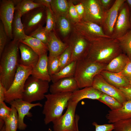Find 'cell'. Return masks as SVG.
Returning a JSON list of instances; mask_svg holds the SVG:
<instances>
[{
    "label": "cell",
    "mask_w": 131,
    "mask_h": 131,
    "mask_svg": "<svg viewBox=\"0 0 131 131\" xmlns=\"http://www.w3.org/2000/svg\"><path fill=\"white\" fill-rule=\"evenodd\" d=\"M19 42L13 40L6 45L0 56V82L7 90L12 83L19 64Z\"/></svg>",
    "instance_id": "6da1fadb"
},
{
    "label": "cell",
    "mask_w": 131,
    "mask_h": 131,
    "mask_svg": "<svg viewBox=\"0 0 131 131\" xmlns=\"http://www.w3.org/2000/svg\"><path fill=\"white\" fill-rule=\"evenodd\" d=\"M123 53L117 39L105 38L91 42L86 57L95 62L107 65Z\"/></svg>",
    "instance_id": "7a4b0ae2"
},
{
    "label": "cell",
    "mask_w": 131,
    "mask_h": 131,
    "mask_svg": "<svg viewBox=\"0 0 131 131\" xmlns=\"http://www.w3.org/2000/svg\"><path fill=\"white\" fill-rule=\"evenodd\" d=\"M72 93L68 92L45 94L46 99L42 113L45 116L44 123L47 124L59 118L67 107Z\"/></svg>",
    "instance_id": "3957f363"
},
{
    "label": "cell",
    "mask_w": 131,
    "mask_h": 131,
    "mask_svg": "<svg viewBox=\"0 0 131 131\" xmlns=\"http://www.w3.org/2000/svg\"><path fill=\"white\" fill-rule=\"evenodd\" d=\"M107 65L87 57L77 61L74 77L79 88L92 86L95 76L104 70Z\"/></svg>",
    "instance_id": "277c9868"
},
{
    "label": "cell",
    "mask_w": 131,
    "mask_h": 131,
    "mask_svg": "<svg viewBox=\"0 0 131 131\" xmlns=\"http://www.w3.org/2000/svg\"><path fill=\"white\" fill-rule=\"evenodd\" d=\"M33 67L19 64L12 83L5 94V101L8 103L15 99H22L25 84L31 75Z\"/></svg>",
    "instance_id": "5b68a950"
},
{
    "label": "cell",
    "mask_w": 131,
    "mask_h": 131,
    "mask_svg": "<svg viewBox=\"0 0 131 131\" xmlns=\"http://www.w3.org/2000/svg\"><path fill=\"white\" fill-rule=\"evenodd\" d=\"M49 82L29 76L25 84L22 99L30 103L42 100L49 88Z\"/></svg>",
    "instance_id": "8992f818"
},
{
    "label": "cell",
    "mask_w": 131,
    "mask_h": 131,
    "mask_svg": "<svg viewBox=\"0 0 131 131\" xmlns=\"http://www.w3.org/2000/svg\"><path fill=\"white\" fill-rule=\"evenodd\" d=\"M78 103L69 99L65 113L53 122L54 131H79L78 116L75 115Z\"/></svg>",
    "instance_id": "52a82bcc"
},
{
    "label": "cell",
    "mask_w": 131,
    "mask_h": 131,
    "mask_svg": "<svg viewBox=\"0 0 131 131\" xmlns=\"http://www.w3.org/2000/svg\"><path fill=\"white\" fill-rule=\"evenodd\" d=\"M72 31L90 42L103 38H111L105 34L101 26L85 19L73 25Z\"/></svg>",
    "instance_id": "ba28073f"
},
{
    "label": "cell",
    "mask_w": 131,
    "mask_h": 131,
    "mask_svg": "<svg viewBox=\"0 0 131 131\" xmlns=\"http://www.w3.org/2000/svg\"><path fill=\"white\" fill-rule=\"evenodd\" d=\"M71 34L66 43L70 49L71 62L77 61L87 57L91 42L73 31Z\"/></svg>",
    "instance_id": "9c48e42d"
},
{
    "label": "cell",
    "mask_w": 131,
    "mask_h": 131,
    "mask_svg": "<svg viewBox=\"0 0 131 131\" xmlns=\"http://www.w3.org/2000/svg\"><path fill=\"white\" fill-rule=\"evenodd\" d=\"M46 7L35 8L22 16V20L25 34L29 35L46 22Z\"/></svg>",
    "instance_id": "30bf717a"
},
{
    "label": "cell",
    "mask_w": 131,
    "mask_h": 131,
    "mask_svg": "<svg viewBox=\"0 0 131 131\" xmlns=\"http://www.w3.org/2000/svg\"><path fill=\"white\" fill-rule=\"evenodd\" d=\"M130 14L129 7L125 2L119 10L111 38L117 39L120 38L130 29Z\"/></svg>",
    "instance_id": "8fae6325"
},
{
    "label": "cell",
    "mask_w": 131,
    "mask_h": 131,
    "mask_svg": "<svg viewBox=\"0 0 131 131\" xmlns=\"http://www.w3.org/2000/svg\"><path fill=\"white\" fill-rule=\"evenodd\" d=\"M15 5L13 0L0 1V19L8 38L12 39V24L14 18Z\"/></svg>",
    "instance_id": "7c38bea8"
},
{
    "label": "cell",
    "mask_w": 131,
    "mask_h": 131,
    "mask_svg": "<svg viewBox=\"0 0 131 131\" xmlns=\"http://www.w3.org/2000/svg\"><path fill=\"white\" fill-rule=\"evenodd\" d=\"M84 6L85 15L84 19L102 27L105 11L99 0H81Z\"/></svg>",
    "instance_id": "4fadbf2b"
},
{
    "label": "cell",
    "mask_w": 131,
    "mask_h": 131,
    "mask_svg": "<svg viewBox=\"0 0 131 131\" xmlns=\"http://www.w3.org/2000/svg\"><path fill=\"white\" fill-rule=\"evenodd\" d=\"M92 86L102 93L114 98L122 104L127 100L119 89L107 82L100 74L94 77Z\"/></svg>",
    "instance_id": "5bb4252c"
},
{
    "label": "cell",
    "mask_w": 131,
    "mask_h": 131,
    "mask_svg": "<svg viewBox=\"0 0 131 131\" xmlns=\"http://www.w3.org/2000/svg\"><path fill=\"white\" fill-rule=\"evenodd\" d=\"M11 106L15 107L16 110L18 115V128L20 130H25L27 127L26 125L24 122L25 117L32 116L29 111L33 107L36 106L42 107V105L39 102L35 103H30L23 100L22 99L15 100L9 103Z\"/></svg>",
    "instance_id": "9a60e30c"
},
{
    "label": "cell",
    "mask_w": 131,
    "mask_h": 131,
    "mask_svg": "<svg viewBox=\"0 0 131 131\" xmlns=\"http://www.w3.org/2000/svg\"><path fill=\"white\" fill-rule=\"evenodd\" d=\"M126 0H115L112 6L105 11L102 27L104 33L110 37L113 33L120 9Z\"/></svg>",
    "instance_id": "2e32d148"
},
{
    "label": "cell",
    "mask_w": 131,
    "mask_h": 131,
    "mask_svg": "<svg viewBox=\"0 0 131 131\" xmlns=\"http://www.w3.org/2000/svg\"><path fill=\"white\" fill-rule=\"evenodd\" d=\"M78 89L77 83L74 77L60 79L53 83L49 88L52 94L73 92Z\"/></svg>",
    "instance_id": "e0dca14e"
},
{
    "label": "cell",
    "mask_w": 131,
    "mask_h": 131,
    "mask_svg": "<svg viewBox=\"0 0 131 131\" xmlns=\"http://www.w3.org/2000/svg\"><path fill=\"white\" fill-rule=\"evenodd\" d=\"M106 117L110 123L131 119V101H125L118 109L109 111Z\"/></svg>",
    "instance_id": "ac0fdd59"
},
{
    "label": "cell",
    "mask_w": 131,
    "mask_h": 131,
    "mask_svg": "<svg viewBox=\"0 0 131 131\" xmlns=\"http://www.w3.org/2000/svg\"><path fill=\"white\" fill-rule=\"evenodd\" d=\"M19 48L21 53L19 64L33 67L39 60V56L27 45L20 42Z\"/></svg>",
    "instance_id": "d6986e66"
},
{
    "label": "cell",
    "mask_w": 131,
    "mask_h": 131,
    "mask_svg": "<svg viewBox=\"0 0 131 131\" xmlns=\"http://www.w3.org/2000/svg\"><path fill=\"white\" fill-rule=\"evenodd\" d=\"M48 60L47 53L39 56L38 62L33 68L31 75L49 82L51 81L48 68Z\"/></svg>",
    "instance_id": "ffe728a7"
},
{
    "label": "cell",
    "mask_w": 131,
    "mask_h": 131,
    "mask_svg": "<svg viewBox=\"0 0 131 131\" xmlns=\"http://www.w3.org/2000/svg\"><path fill=\"white\" fill-rule=\"evenodd\" d=\"M47 45L49 56L52 57L59 56L68 46L66 43L63 42L57 37L55 31L50 32Z\"/></svg>",
    "instance_id": "44dd1931"
},
{
    "label": "cell",
    "mask_w": 131,
    "mask_h": 131,
    "mask_svg": "<svg viewBox=\"0 0 131 131\" xmlns=\"http://www.w3.org/2000/svg\"><path fill=\"white\" fill-rule=\"evenodd\" d=\"M102 93L92 86L86 87L73 92L70 100L78 103L85 98L98 100Z\"/></svg>",
    "instance_id": "7402d4cb"
},
{
    "label": "cell",
    "mask_w": 131,
    "mask_h": 131,
    "mask_svg": "<svg viewBox=\"0 0 131 131\" xmlns=\"http://www.w3.org/2000/svg\"><path fill=\"white\" fill-rule=\"evenodd\" d=\"M22 17L20 12L15 10L12 24L13 40L19 42L25 40L27 36L22 22Z\"/></svg>",
    "instance_id": "603a6c76"
},
{
    "label": "cell",
    "mask_w": 131,
    "mask_h": 131,
    "mask_svg": "<svg viewBox=\"0 0 131 131\" xmlns=\"http://www.w3.org/2000/svg\"><path fill=\"white\" fill-rule=\"evenodd\" d=\"M100 74L107 82L118 88L130 85L129 81L118 73H114L103 70Z\"/></svg>",
    "instance_id": "cb8c5ba5"
},
{
    "label": "cell",
    "mask_w": 131,
    "mask_h": 131,
    "mask_svg": "<svg viewBox=\"0 0 131 131\" xmlns=\"http://www.w3.org/2000/svg\"><path fill=\"white\" fill-rule=\"evenodd\" d=\"M129 59L126 54L121 53L106 65L104 70L114 73H119L124 68Z\"/></svg>",
    "instance_id": "d4e9b609"
},
{
    "label": "cell",
    "mask_w": 131,
    "mask_h": 131,
    "mask_svg": "<svg viewBox=\"0 0 131 131\" xmlns=\"http://www.w3.org/2000/svg\"><path fill=\"white\" fill-rule=\"evenodd\" d=\"M20 42L28 45L39 56L48 51L46 44L39 39L29 35H27L25 40Z\"/></svg>",
    "instance_id": "484cf974"
},
{
    "label": "cell",
    "mask_w": 131,
    "mask_h": 131,
    "mask_svg": "<svg viewBox=\"0 0 131 131\" xmlns=\"http://www.w3.org/2000/svg\"><path fill=\"white\" fill-rule=\"evenodd\" d=\"M56 19V26L61 35L64 37L72 32L73 25L67 17L54 15Z\"/></svg>",
    "instance_id": "4316f807"
},
{
    "label": "cell",
    "mask_w": 131,
    "mask_h": 131,
    "mask_svg": "<svg viewBox=\"0 0 131 131\" xmlns=\"http://www.w3.org/2000/svg\"><path fill=\"white\" fill-rule=\"evenodd\" d=\"M77 61H72L55 74L51 76L53 83L61 79L74 77L75 71Z\"/></svg>",
    "instance_id": "83f0119b"
},
{
    "label": "cell",
    "mask_w": 131,
    "mask_h": 131,
    "mask_svg": "<svg viewBox=\"0 0 131 131\" xmlns=\"http://www.w3.org/2000/svg\"><path fill=\"white\" fill-rule=\"evenodd\" d=\"M15 10L19 11L22 16L35 8L45 7L35 2L34 0H14Z\"/></svg>",
    "instance_id": "f1b7e54d"
},
{
    "label": "cell",
    "mask_w": 131,
    "mask_h": 131,
    "mask_svg": "<svg viewBox=\"0 0 131 131\" xmlns=\"http://www.w3.org/2000/svg\"><path fill=\"white\" fill-rule=\"evenodd\" d=\"M10 114L4 121L3 128L0 131H17L18 128V119L17 111L14 107L11 106Z\"/></svg>",
    "instance_id": "f546056e"
},
{
    "label": "cell",
    "mask_w": 131,
    "mask_h": 131,
    "mask_svg": "<svg viewBox=\"0 0 131 131\" xmlns=\"http://www.w3.org/2000/svg\"><path fill=\"white\" fill-rule=\"evenodd\" d=\"M68 0H52L51 8L54 15L67 17L68 8Z\"/></svg>",
    "instance_id": "4dcf8cb0"
},
{
    "label": "cell",
    "mask_w": 131,
    "mask_h": 131,
    "mask_svg": "<svg viewBox=\"0 0 131 131\" xmlns=\"http://www.w3.org/2000/svg\"><path fill=\"white\" fill-rule=\"evenodd\" d=\"M117 39L123 53L128 56L131 55V30L122 37Z\"/></svg>",
    "instance_id": "1f68e13d"
},
{
    "label": "cell",
    "mask_w": 131,
    "mask_h": 131,
    "mask_svg": "<svg viewBox=\"0 0 131 131\" xmlns=\"http://www.w3.org/2000/svg\"><path fill=\"white\" fill-rule=\"evenodd\" d=\"M98 100L108 106L111 110L118 109L123 105V104L114 98L103 93Z\"/></svg>",
    "instance_id": "d6a6232c"
},
{
    "label": "cell",
    "mask_w": 131,
    "mask_h": 131,
    "mask_svg": "<svg viewBox=\"0 0 131 131\" xmlns=\"http://www.w3.org/2000/svg\"><path fill=\"white\" fill-rule=\"evenodd\" d=\"M50 33L48 32L46 30L45 27L41 26L29 35L39 39L47 45Z\"/></svg>",
    "instance_id": "836d02e7"
},
{
    "label": "cell",
    "mask_w": 131,
    "mask_h": 131,
    "mask_svg": "<svg viewBox=\"0 0 131 131\" xmlns=\"http://www.w3.org/2000/svg\"><path fill=\"white\" fill-rule=\"evenodd\" d=\"M46 25L45 27L46 30L49 33L55 31L56 26V19L52 11L46 7Z\"/></svg>",
    "instance_id": "e575fe53"
},
{
    "label": "cell",
    "mask_w": 131,
    "mask_h": 131,
    "mask_svg": "<svg viewBox=\"0 0 131 131\" xmlns=\"http://www.w3.org/2000/svg\"><path fill=\"white\" fill-rule=\"evenodd\" d=\"M68 8L67 17L73 25L80 21L81 20L75 7L73 0H68Z\"/></svg>",
    "instance_id": "d590c367"
},
{
    "label": "cell",
    "mask_w": 131,
    "mask_h": 131,
    "mask_svg": "<svg viewBox=\"0 0 131 131\" xmlns=\"http://www.w3.org/2000/svg\"><path fill=\"white\" fill-rule=\"evenodd\" d=\"M59 57V56H48V68L50 76L60 70Z\"/></svg>",
    "instance_id": "8d00e7d4"
},
{
    "label": "cell",
    "mask_w": 131,
    "mask_h": 131,
    "mask_svg": "<svg viewBox=\"0 0 131 131\" xmlns=\"http://www.w3.org/2000/svg\"><path fill=\"white\" fill-rule=\"evenodd\" d=\"M59 60L60 70L71 62V53L68 46L59 56Z\"/></svg>",
    "instance_id": "74e56055"
},
{
    "label": "cell",
    "mask_w": 131,
    "mask_h": 131,
    "mask_svg": "<svg viewBox=\"0 0 131 131\" xmlns=\"http://www.w3.org/2000/svg\"><path fill=\"white\" fill-rule=\"evenodd\" d=\"M113 124L114 131H131V119L120 121Z\"/></svg>",
    "instance_id": "f35d334b"
},
{
    "label": "cell",
    "mask_w": 131,
    "mask_h": 131,
    "mask_svg": "<svg viewBox=\"0 0 131 131\" xmlns=\"http://www.w3.org/2000/svg\"><path fill=\"white\" fill-rule=\"evenodd\" d=\"M8 36L4 25L1 21L0 22V56L1 55L7 45Z\"/></svg>",
    "instance_id": "ab89813d"
},
{
    "label": "cell",
    "mask_w": 131,
    "mask_h": 131,
    "mask_svg": "<svg viewBox=\"0 0 131 131\" xmlns=\"http://www.w3.org/2000/svg\"><path fill=\"white\" fill-rule=\"evenodd\" d=\"M11 108L8 107L4 102L0 103V120L4 121L9 116Z\"/></svg>",
    "instance_id": "60d3db41"
},
{
    "label": "cell",
    "mask_w": 131,
    "mask_h": 131,
    "mask_svg": "<svg viewBox=\"0 0 131 131\" xmlns=\"http://www.w3.org/2000/svg\"><path fill=\"white\" fill-rule=\"evenodd\" d=\"M118 73L125 77L129 81L131 80V60L129 58L124 68Z\"/></svg>",
    "instance_id": "b9f144b4"
},
{
    "label": "cell",
    "mask_w": 131,
    "mask_h": 131,
    "mask_svg": "<svg viewBox=\"0 0 131 131\" xmlns=\"http://www.w3.org/2000/svg\"><path fill=\"white\" fill-rule=\"evenodd\" d=\"M92 124L95 127V131H112L114 128L113 123L99 125L94 122Z\"/></svg>",
    "instance_id": "7bdbcfd3"
},
{
    "label": "cell",
    "mask_w": 131,
    "mask_h": 131,
    "mask_svg": "<svg viewBox=\"0 0 131 131\" xmlns=\"http://www.w3.org/2000/svg\"><path fill=\"white\" fill-rule=\"evenodd\" d=\"M77 3L74 4L75 7L81 20L84 19L85 10L84 6L81 0L78 1Z\"/></svg>",
    "instance_id": "ee69618b"
},
{
    "label": "cell",
    "mask_w": 131,
    "mask_h": 131,
    "mask_svg": "<svg viewBox=\"0 0 131 131\" xmlns=\"http://www.w3.org/2000/svg\"><path fill=\"white\" fill-rule=\"evenodd\" d=\"M100 3L105 11L109 9L113 5L115 0H99Z\"/></svg>",
    "instance_id": "f6af8a7d"
},
{
    "label": "cell",
    "mask_w": 131,
    "mask_h": 131,
    "mask_svg": "<svg viewBox=\"0 0 131 131\" xmlns=\"http://www.w3.org/2000/svg\"><path fill=\"white\" fill-rule=\"evenodd\" d=\"M124 96L127 100L131 101V86L119 88Z\"/></svg>",
    "instance_id": "bcb514c9"
},
{
    "label": "cell",
    "mask_w": 131,
    "mask_h": 131,
    "mask_svg": "<svg viewBox=\"0 0 131 131\" xmlns=\"http://www.w3.org/2000/svg\"><path fill=\"white\" fill-rule=\"evenodd\" d=\"M51 1L52 0H34L35 2L48 8L52 11L51 8Z\"/></svg>",
    "instance_id": "7dc6e473"
},
{
    "label": "cell",
    "mask_w": 131,
    "mask_h": 131,
    "mask_svg": "<svg viewBox=\"0 0 131 131\" xmlns=\"http://www.w3.org/2000/svg\"><path fill=\"white\" fill-rule=\"evenodd\" d=\"M7 90L2 84L0 82V103L4 102Z\"/></svg>",
    "instance_id": "c3c4849f"
},
{
    "label": "cell",
    "mask_w": 131,
    "mask_h": 131,
    "mask_svg": "<svg viewBox=\"0 0 131 131\" xmlns=\"http://www.w3.org/2000/svg\"><path fill=\"white\" fill-rule=\"evenodd\" d=\"M125 2L128 5L130 10L131 9V0H126Z\"/></svg>",
    "instance_id": "681fc988"
},
{
    "label": "cell",
    "mask_w": 131,
    "mask_h": 131,
    "mask_svg": "<svg viewBox=\"0 0 131 131\" xmlns=\"http://www.w3.org/2000/svg\"><path fill=\"white\" fill-rule=\"evenodd\" d=\"M130 10V25H131L130 30H131V9Z\"/></svg>",
    "instance_id": "f907efd6"
},
{
    "label": "cell",
    "mask_w": 131,
    "mask_h": 131,
    "mask_svg": "<svg viewBox=\"0 0 131 131\" xmlns=\"http://www.w3.org/2000/svg\"><path fill=\"white\" fill-rule=\"evenodd\" d=\"M128 57L129 59L131 60V55L128 56Z\"/></svg>",
    "instance_id": "816d5d0a"
},
{
    "label": "cell",
    "mask_w": 131,
    "mask_h": 131,
    "mask_svg": "<svg viewBox=\"0 0 131 131\" xmlns=\"http://www.w3.org/2000/svg\"><path fill=\"white\" fill-rule=\"evenodd\" d=\"M129 84L131 86V80L129 81Z\"/></svg>",
    "instance_id": "f5cc1de1"
}]
</instances>
